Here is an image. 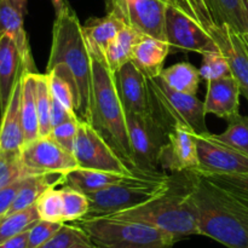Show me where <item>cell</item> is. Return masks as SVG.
<instances>
[{"label": "cell", "mask_w": 248, "mask_h": 248, "mask_svg": "<svg viewBox=\"0 0 248 248\" xmlns=\"http://www.w3.org/2000/svg\"><path fill=\"white\" fill-rule=\"evenodd\" d=\"M186 174V188L196 210L200 235L228 248H248V193L217 176Z\"/></svg>", "instance_id": "1"}, {"label": "cell", "mask_w": 248, "mask_h": 248, "mask_svg": "<svg viewBox=\"0 0 248 248\" xmlns=\"http://www.w3.org/2000/svg\"><path fill=\"white\" fill-rule=\"evenodd\" d=\"M63 64L74 78L77 86L75 111L80 120L92 123V56L82 24L69 2L56 14L50 57L46 72Z\"/></svg>", "instance_id": "2"}, {"label": "cell", "mask_w": 248, "mask_h": 248, "mask_svg": "<svg viewBox=\"0 0 248 248\" xmlns=\"http://www.w3.org/2000/svg\"><path fill=\"white\" fill-rule=\"evenodd\" d=\"M91 124L104 136L126 165L133 170L126 111L116 86L115 73L109 69L104 58L97 56H92Z\"/></svg>", "instance_id": "3"}, {"label": "cell", "mask_w": 248, "mask_h": 248, "mask_svg": "<svg viewBox=\"0 0 248 248\" xmlns=\"http://www.w3.org/2000/svg\"><path fill=\"white\" fill-rule=\"evenodd\" d=\"M104 217L144 223L172 235L177 241L200 235L198 215L186 186L182 191H174L171 186L169 191L143 205Z\"/></svg>", "instance_id": "4"}, {"label": "cell", "mask_w": 248, "mask_h": 248, "mask_svg": "<svg viewBox=\"0 0 248 248\" xmlns=\"http://www.w3.org/2000/svg\"><path fill=\"white\" fill-rule=\"evenodd\" d=\"M172 181L157 171H135L123 181L96 193L87 194L90 210L85 217H104L148 202L170 190Z\"/></svg>", "instance_id": "5"}, {"label": "cell", "mask_w": 248, "mask_h": 248, "mask_svg": "<svg viewBox=\"0 0 248 248\" xmlns=\"http://www.w3.org/2000/svg\"><path fill=\"white\" fill-rule=\"evenodd\" d=\"M97 248H172V235L140 222L110 217H84L74 222Z\"/></svg>", "instance_id": "6"}, {"label": "cell", "mask_w": 248, "mask_h": 248, "mask_svg": "<svg viewBox=\"0 0 248 248\" xmlns=\"http://www.w3.org/2000/svg\"><path fill=\"white\" fill-rule=\"evenodd\" d=\"M150 110L167 131L183 126L191 132L208 133L205 103L194 94L182 93L167 86L160 78L147 79Z\"/></svg>", "instance_id": "7"}, {"label": "cell", "mask_w": 248, "mask_h": 248, "mask_svg": "<svg viewBox=\"0 0 248 248\" xmlns=\"http://www.w3.org/2000/svg\"><path fill=\"white\" fill-rule=\"evenodd\" d=\"M126 124L132 150L133 170L157 171L160 150L166 143L169 131L152 113H126Z\"/></svg>", "instance_id": "8"}, {"label": "cell", "mask_w": 248, "mask_h": 248, "mask_svg": "<svg viewBox=\"0 0 248 248\" xmlns=\"http://www.w3.org/2000/svg\"><path fill=\"white\" fill-rule=\"evenodd\" d=\"M73 154L80 169L101 170L124 174L135 172L107 142L104 136L87 121L80 120Z\"/></svg>", "instance_id": "9"}, {"label": "cell", "mask_w": 248, "mask_h": 248, "mask_svg": "<svg viewBox=\"0 0 248 248\" xmlns=\"http://www.w3.org/2000/svg\"><path fill=\"white\" fill-rule=\"evenodd\" d=\"M106 1L107 14L114 15L138 33L166 40V11L170 5L167 0Z\"/></svg>", "instance_id": "10"}, {"label": "cell", "mask_w": 248, "mask_h": 248, "mask_svg": "<svg viewBox=\"0 0 248 248\" xmlns=\"http://www.w3.org/2000/svg\"><path fill=\"white\" fill-rule=\"evenodd\" d=\"M199 167L194 172L208 176H236L248 173V156L219 142L212 133H194ZM188 172V171H186Z\"/></svg>", "instance_id": "11"}, {"label": "cell", "mask_w": 248, "mask_h": 248, "mask_svg": "<svg viewBox=\"0 0 248 248\" xmlns=\"http://www.w3.org/2000/svg\"><path fill=\"white\" fill-rule=\"evenodd\" d=\"M21 160L31 174H65L78 167L74 154L61 147L50 136L26 143L21 149Z\"/></svg>", "instance_id": "12"}, {"label": "cell", "mask_w": 248, "mask_h": 248, "mask_svg": "<svg viewBox=\"0 0 248 248\" xmlns=\"http://www.w3.org/2000/svg\"><path fill=\"white\" fill-rule=\"evenodd\" d=\"M166 40L171 47L201 55L220 52L215 39L181 10L169 5L166 11Z\"/></svg>", "instance_id": "13"}, {"label": "cell", "mask_w": 248, "mask_h": 248, "mask_svg": "<svg viewBox=\"0 0 248 248\" xmlns=\"http://www.w3.org/2000/svg\"><path fill=\"white\" fill-rule=\"evenodd\" d=\"M210 35L227 58L232 75L239 82L241 94L248 101V35L227 24L213 28Z\"/></svg>", "instance_id": "14"}, {"label": "cell", "mask_w": 248, "mask_h": 248, "mask_svg": "<svg viewBox=\"0 0 248 248\" xmlns=\"http://www.w3.org/2000/svg\"><path fill=\"white\" fill-rule=\"evenodd\" d=\"M159 165L176 173L198 169V149L194 132L183 126L172 128L160 150Z\"/></svg>", "instance_id": "15"}, {"label": "cell", "mask_w": 248, "mask_h": 248, "mask_svg": "<svg viewBox=\"0 0 248 248\" xmlns=\"http://www.w3.org/2000/svg\"><path fill=\"white\" fill-rule=\"evenodd\" d=\"M115 79L126 113H152L147 78L132 62L123 65L115 73Z\"/></svg>", "instance_id": "16"}, {"label": "cell", "mask_w": 248, "mask_h": 248, "mask_svg": "<svg viewBox=\"0 0 248 248\" xmlns=\"http://www.w3.org/2000/svg\"><path fill=\"white\" fill-rule=\"evenodd\" d=\"M241 89L232 75L207 81L205 98L206 114H213L220 119L230 121L240 115Z\"/></svg>", "instance_id": "17"}, {"label": "cell", "mask_w": 248, "mask_h": 248, "mask_svg": "<svg viewBox=\"0 0 248 248\" xmlns=\"http://www.w3.org/2000/svg\"><path fill=\"white\" fill-rule=\"evenodd\" d=\"M24 72V70H23ZM22 74L17 80L7 107L1 114L0 123V150L21 152L26 144L21 113Z\"/></svg>", "instance_id": "18"}, {"label": "cell", "mask_w": 248, "mask_h": 248, "mask_svg": "<svg viewBox=\"0 0 248 248\" xmlns=\"http://www.w3.org/2000/svg\"><path fill=\"white\" fill-rule=\"evenodd\" d=\"M23 61L15 41L0 34V113H4L17 80L23 73Z\"/></svg>", "instance_id": "19"}, {"label": "cell", "mask_w": 248, "mask_h": 248, "mask_svg": "<svg viewBox=\"0 0 248 248\" xmlns=\"http://www.w3.org/2000/svg\"><path fill=\"white\" fill-rule=\"evenodd\" d=\"M171 46L166 40L143 34L135 47L131 62L144 74L147 79L159 78L164 70L165 61Z\"/></svg>", "instance_id": "20"}, {"label": "cell", "mask_w": 248, "mask_h": 248, "mask_svg": "<svg viewBox=\"0 0 248 248\" xmlns=\"http://www.w3.org/2000/svg\"><path fill=\"white\" fill-rule=\"evenodd\" d=\"M24 15H22L9 0H0V34H7L16 44L24 69L35 72L28 35L24 29Z\"/></svg>", "instance_id": "21"}, {"label": "cell", "mask_w": 248, "mask_h": 248, "mask_svg": "<svg viewBox=\"0 0 248 248\" xmlns=\"http://www.w3.org/2000/svg\"><path fill=\"white\" fill-rule=\"evenodd\" d=\"M125 26L120 18L111 14H107L104 17L90 18L86 23L82 24L91 55L104 58L108 46Z\"/></svg>", "instance_id": "22"}, {"label": "cell", "mask_w": 248, "mask_h": 248, "mask_svg": "<svg viewBox=\"0 0 248 248\" xmlns=\"http://www.w3.org/2000/svg\"><path fill=\"white\" fill-rule=\"evenodd\" d=\"M63 181L64 174L62 173H38L26 177L7 215L35 205L38 199L46 190L53 186H63Z\"/></svg>", "instance_id": "23"}, {"label": "cell", "mask_w": 248, "mask_h": 248, "mask_svg": "<svg viewBox=\"0 0 248 248\" xmlns=\"http://www.w3.org/2000/svg\"><path fill=\"white\" fill-rule=\"evenodd\" d=\"M130 174L77 167L75 170L64 174L63 186L77 189V190L81 191V193L87 195V194L102 190V189L107 188V186H111V184L118 183V182L123 181L125 177L130 176Z\"/></svg>", "instance_id": "24"}, {"label": "cell", "mask_w": 248, "mask_h": 248, "mask_svg": "<svg viewBox=\"0 0 248 248\" xmlns=\"http://www.w3.org/2000/svg\"><path fill=\"white\" fill-rule=\"evenodd\" d=\"M36 74H38L36 72H28V70L22 73L21 113L26 143L40 137L38 108H36Z\"/></svg>", "instance_id": "25"}, {"label": "cell", "mask_w": 248, "mask_h": 248, "mask_svg": "<svg viewBox=\"0 0 248 248\" xmlns=\"http://www.w3.org/2000/svg\"><path fill=\"white\" fill-rule=\"evenodd\" d=\"M142 35L127 26L119 31L104 53V61L111 72L116 73L123 65L132 61L135 47Z\"/></svg>", "instance_id": "26"}, {"label": "cell", "mask_w": 248, "mask_h": 248, "mask_svg": "<svg viewBox=\"0 0 248 248\" xmlns=\"http://www.w3.org/2000/svg\"><path fill=\"white\" fill-rule=\"evenodd\" d=\"M160 79L174 91L196 96L200 85V72L188 62H179L164 68Z\"/></svg>", "instance_id": "27"}, {"label": "cell", "mask_w": 248, "mask_h": 248, "mask_svg": "<svg viewBox=\"0 0 248 248\" xmlns=\"http://www.w3.org/2000/svg\"><path fill=\"white\" fill-rule=\"evenodd\" d=\"M207 4L217 26L227 24L246 34L242 0H207Z\"/></svg>", "instance_id": "28"}, {"label": "cell", "mask_w": 248, "mask_h": 248, "mask_svg": "<svg viewBox=\"0 0 248 248\" xmlns=\"http://www.w3.org/2000/svg\"><path fill=\"white\" fill-rule=\"evenodd\" d=\"M40 220L36 206L10 213L0 218V244L31 230Z\"/></svg>", "instance_id": "29"}, {"label": "cell", "mask_w": 248, "mask_h": 248, "mask_svg": "<svg viewBox=\"0 0 248 248\" xmlns=\"http://www.w3.org/2000/svg\"><path fill=\"white\" fill-rule=\"evenodd\" d=\"M51 107L52 93L50 90L47 74H36V108L39 116V135L40 137L50 136L52 130L51 124Z\"/></svg>", "instance_id": "30"}, {"label": "cell", "mask_w": 248, "mask_h": 248, "mask_svg": "<svg viewBox=\"0 0 248 248\" xmlns=\"http://www.w3.org/2000/svg\"><path fill=\"white\" fill-rule=\"evenodd\" d=\"M38 248H97L77 224L64 223L60 232Z\"/></svg>", "instance_id": "31"}, {"label": "cell", "mask_w": 248, "mask_h": 248, "mask_svg": "<svg viewBox=\"0 0 248 248\" xmlns=\"http://www.w3.org/2000/svg\"><path fill=\"white\" fill-rule=\"evenodd\" d=\"M227 130L219 135H213L216 140L229 145L232 149L248 156V116L239 115L228 121Z\"/></svg>", "instance_id": "32"}, {"label": "cell", "mask_w": 248, "mask_h": 248, "mask_svg": "<svg viewBox=\"0 0 248 248\" xmlns=\"http://www.w3.org/2000/svg\"><path fill=\"white\" fill-rule=\"evenodd\" d=\"M61 191L63 199L64 223H74L87 216L90 210V201L86 194L67 186H63Z\"/></svg>", "instance_id": "33"}, {"label": "cell", "mask_w": 248, "mask_h": 248, "mask_svg": "<svg viewBox=\"0 0 248 248\" xmlns=\"http://www.w3.org/2000/svg\"><path fill=\"white\" fill-rule=\"evenodd\" d=\"M28 176L31 173L23 166L21 152L0 150V189Z\"/></svg>", "instance_id": "34"}, {"label": "cell", "mask_w": 248, "mask_h": 248, "mask_svg": "<svg viewBox=\"0 0 248 248\" xmlns=\"http://www.w3.org/2000/svg\"><path fill=\"white\" fill-rule=\"evenodd\" d=\"M40 219L48 222L64 223L63 219L62 191L57 186L46 190L35 203Z\"/></svg>", "instance_id": "35"}, {"label": "cell", "mask_w": 248, "mask_h": 248, "mask_svg": "<svg viewBox=\"0 0 248 248\" xmlns=\"http://www.w3.org/2000/svg\"><path fill=\"white\" fill-rule=\"evenodd\" d=\"M200 77L206 81L232 75L229 63L222 52H207L202 55V63L199 69Z\"/></svg>", "instance_id": "36"}, {"label": "cell", "mask_w": 248, "mask_h": 248, "mask_svg": "<svg viewBox=\"0 0 248 248\" xmlns=\"http://www.w3.org/2000/svg\"><path fill=\"white\" fill-rule=\"evenodd\" d=\"M64 223L48 222V220L40 219L31 230L28 232V244L27 248H38L48 240L52 239Z\"/></svg>", "instance_id": "37"}, {"label": "cell", "mask_w": 248, "mask_h": 248, "mask_svg": "<svg viewBox=\"0 0 248 248\" xmlns=\"http://www.w3.org/2000/svg\"><path fill=\"white\" fill-rule=\"evenodd\" d=\"M80 119H72L61 125L52 127L50 137H52L61 147L64 148L68 152L73 153L74 150L75 140H77L78 128H79Z\"/></svg>", "instance_id": "38"}, {"label": "cell", "mask_w": 248, "mask_h": 248, "mask_svg": "<svg viewBox=\"0 0 248 248\" xmlns=\"http://www.w3.org/2000/svg\"><path fill=\"white\" fill-rule=\"evenodd\" d=\"M188 2L190 4L194 14H195L198 23L200 24L206 31L210 33V31H212L213 28L218 27L215 18H213L212 14H211L207 0H188Z\"/></svg>", "instance_id": "39"}, {"label": "cell", "mask_w": 248, "mask_h": 248, "mask_svg": "<svg viewBox=\"0 0 248 248\" xmlns=\"http://www.w3.org/2000/svg\"><path fill=\"white\" fill-rule=\"evenodd\" d=\"M24 179L26 178L18 179V181L0 189V218L7 215L15 199H16L17 194H18L19 189H21L22 184H23Z\"/></svg>", "instance_id": "40"}, {"label": "cell", "mask_w": 248, "mask_h": 248, "mask_svg": "<svg viewBox=\"0 0 248 248\" xmlns=\"http://www.w3.org/2000/svg\"><path fill=\"white\" fill-rule=\"evenodd\" d=\"M77 118V114L68 110L60 101H57V99L52 96V107H51V124H52V127L61 125V124L65 123V121Z\"/></svg>", "instance_id": "41"}, {"label": "cell", "mask_w": 248, "mask_h": 248, "mask_svg": "<svg viewBox=\"0 0 248 248\" xmlns=\"http://www.w3.org/2000/svg\"><path fill=\"white\" fill-rule=\"evenodd\" d=\"M28 232H23L21 235H17V236L2 242V244H0V248H27V244H28Z\"/></svg>", "instance_id": "42"}, {"label": "cell", "mask_w": 248, "mask_h": 248, "mask_svg": "<svg viewBox=\"0 0 248 248\" xmlns=\"http://www.w3.org/2000/svg\"><path fill=\"white\" fill-rule=\"evenodd\" d=\"M217 177L229 182V183H232L234 186L244 189L245 191H247L248 193V173L236 174V176H217Z\"/></svg>", "instance_id": "43"}, {"label": "cell", "mask_w": 248, "mask_h": 248, "mask_svg": "<svg viewBox=\"0 0 248 248\" xmlns=\"http://www.w3.org/2000/svg\"><path fill=\"white\" fill-rule=\"evenodd\" d=\"M169 1V4L171 5V6L176 7V9L181 10L183 14H186V16L190 17L191 19H194V21L198 23V21H196V17H195V14H194L193 9H191L190 4L188 2V0H167Z\"/></svg>", "instance_id": "44"}, {"label": "cell", "mask_w": 248, "mask_h": 248, "mask_svg": "<svg viewBox=\"0 0 248 248\" xmlns=\"http://www.w3.org/2000/svg\"><path fill=\"white\" fill-rule=\"evenodd\" d=\"M22 15L26 16L27 14V4H28V0H9Z\"/></svg>", "instance_id": "45"}, {"label": "cell", "mask_w": 248, "mask_h": 248, "mask_svg": "<svg viewBox=\"0 0 248 248\" xmlns=\"http://www.w3.org/2000/svg\"><path fill=\"white\" fill-rule=\"evenodd\" d=\"M51 2H52L53 9H55L56 14H57V12H60L61 10H62L63 5H64V0H51Z\"/></svg>", "instance_id": "46"}, {"label": "cell", "mask_w": 248, "mask_h": 248, "mask_svg": "<svg viewBox=\"0 0 248 248\" xmlns=\"http://www.w3.org/2000/svg\"><path fill=\"white\" fill-rule=\"evenodd\" d=\"M244 1L245 10V28H246V34L248 35V0H242Z\"/></svg>", "instance_id": "47"}]
</instances>
